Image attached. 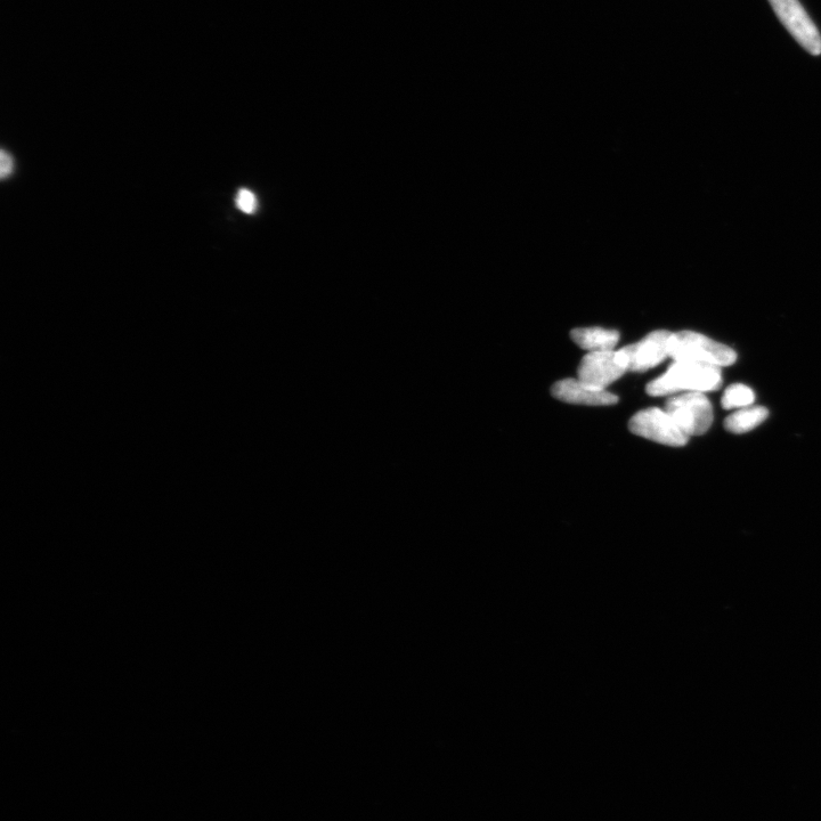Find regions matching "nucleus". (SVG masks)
<instances>
[{"mask_svg": "<svg viewBox=\"0 0 821 821\" xmlns=\"http://www.w3.org/2000/svg\"><path fill=\"white\" fill-rule=\"evenodd\" d=\"M631 433L669 446H684L689 436L682 432L666 411L652 408L634 414L629 422Z\"/></svg>", "mask_w": 821, "mask_h": 821, "instance_id": "nucleus-4", "label": "nucleus"}, {"mask_svg": "<svg viewBox=\"0 0 821 821\" xmlns=\"http://www.w3.org/2000/svg\"><path fill=\"white\" fill-rule=\"evenodd\" d=\"M769 411L762 406H749V408L739 409L725 421L728 432L733 434H745L751 432L766 421Z\"/></svg>", "mask_w": 821, "mask_h": 821, "instance_id": "nucleus-10", "label": "nucleus"}, {"mask_svg": "<svg viewBox=\"0 0 821 821\" xmlns=\"http://www.w3.org/2000/svg\"><path fill=\"white\" fill-rule=\"evenodd\" d=\"M721 384V368L701 363L674 362L662 377L649 382L646 390L650 396L707 393L718 390Z\"/></svg>", "mask_w": 821, "mask_h": 821, "instance_id": "nucleus-1", "label": "nucleus"}, {"mask_svg": "<svg viewBox=\"0 0 821 821\" xmlns=\"http://www.w3.org/2000/svg\"><path fill=\"white\" fill-rule=\"evenodd\" d=\"M672 333L665 330L654 331L639 341L617 352L620 362L627 371L645 372L656 367L669 356V341Z\"/></svg>", "mask_w": 821, "mask_h": 821, "instance_id": "nucleus-6", "label": "nucleus"}, {"mask_svg": "<svg viewBox=\"0 0 821 821\" xmlns=\"http://www.w3.org/2000/svg\"><path fill=\"white\" fill-rule=\"evenodd\" d=\"M235 203H237V207L242 213L253 215L256 213L258 208V201L257 197L254 192H251L247 189H241L238 192L237 199H235Z\"/></svg>", "mask_w": 821, "mask_h": 821, "instance_id": "nucleus-12", "label": "nucleus"}, {"mask_svg": "<svg viewBox=\"0 0 821 821\" xmlns=\"http://www.w3.org/2000/svg\"><path fill=\"white\" fill-rule=\"evenodd\" d=\"M785 28L803 48L812 54H821V35L814 21L799 0H769Z\"/></svg>", "mask_w": 821, "mask_h": 821, "instance_id": "nucleus-5", "label": "nucleus"}, {"mask_svg": "<svg viewBox=\"0 0 821 821\" xmlns=\"http://www.w3.org/2000/svg\"><path fill=\"white\" fill-rule=\"evenodd\" d=\"M669 356L674 362L701 363L718 368L729 367L737 360L734 349L693 331L672 333Z\"/></svg>", "mask_w": 821, "mask_h": 821, "instance_id": "nucleus-2", "label": "nucleus"}, {"mask_svg": "<svg viewBox=\"0 0 821 821\" xmlns=\"http://www.w3.org/2000/svg\"><path fill=\"white\" fill-rule=\"evenodd\" d=\"M13 169L14 160L11 154L2 150V152H0V177H2V180H6L7 177H10L13 173Z\"/></svg>", "mask_w": 821, "mask_h": 821, "instance_id": "nucleus-13", "label": "nucleus"}, {"mask_svg": "<svg viewBox=\"0 0 821 821\" xmlns=\"http://www.w3.org/2000/svg\"><path fill=\"white\" fill-rule=\"evenodd\" d=\"M755 400L750 387L742 384L731 385L722 397V406L726 410L749 408Z\"/></svg>", "mask_w": 821, "mask_h": 821, "instance_id": "nucleus-11", "label": "nucleus"}, {"mask_svg": "<svg viewBox=\"0 0 821 821\" xmlns=\"http://www.w3.org/2000/svg\"><path fill=\"white\" fill-rule=\"evenodd\" d=\"M551 394L557 400L571 404L607 406L619 402V397L607 392L606 389L591 387L579 379L556 382L551 388Z\"/></svg>", "mask_w": 821, "mask_h": 821, "instance_id": "nucleus-8", "label": "nucleus"}, {"mask_svg": "<svg viewBox=\"0 0 821 821\" xmlns=\"http://www.w3.org/2000/svg\"><path fill=\"white\" fill-rule=\"evenodd\" d=\"M627 372L617 357V352L600 351L585 355L577 369L579 380L591 387L605 389Z\"/></svg>", "mask_w": 821, "mask_h": 821, "instance_id": "nucleus-7", "label": "nucleus"}, {"mask_svg": "<svg viewBox=\"0 0 821 821\" xmlns=\"http://www.w3.org/2000/svg\"><path fill=\"white\" fill-rule=\"evenodd\" d=\"M665 411L689 437L705 434L713 422L712 405L704 393L674 395L665 404Z\"/></svg>", "mask_w": 821, "mask_h": 821, "instance_id": "nucleus-3", "label": "nucleus"}, {"mask_svg": "<svg viewBox=\"0 0 821 821\" xmlns=\"http://www.w3.org/2000/svg\"><path fill=\"white\" fill-rule=\"evenodd\" d=\"M571 337L574 343L585 349V351H613L619 343L620 333L616 330L601 328H580L574 329L571 332Z\"/></svg>", "mask_w": 821, "mask_h": 821, "instance_id": "nucleus-9", "label": "nucleus"}]
</instances>
